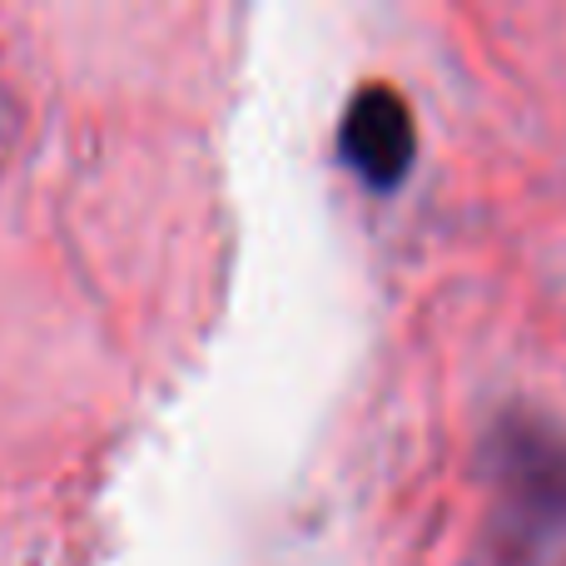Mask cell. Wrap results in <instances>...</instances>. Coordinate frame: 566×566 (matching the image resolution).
<instances>
[{
	"instance_id": "obj_1",
	"label": "cell",
	"mask_w": 566,
	"mask_h": 566,
	"mask_svg": "<svg viewBox=\"0 0 566 566\" xmlns=\"http://www.w3.org/2000/svg\"><path fill=\"white\" fill-rule=\"evenodd\" d=\"M492 488L482 566H532L566 537V428L532 412H507L482 448Z\"/></svg>"
},
{
	"instance_id": "obj_2",
	"label": "cell",
	"mask_w": 566,
	"mask_h": 566,
	"mask_svg": "<svg viewBox=\"0 0 566 566\" xmlns=\"http://www.w3.org/2000/svg\"><path fill=\"white\" fill-rule=\"evenodd\" d=\"M338 159L373 195H392V189L412 175L418 125H412L408 99L392 85L368 80L363 90H353L348 109H343V119H338Z\"/></svg>"
}]
</instances>
